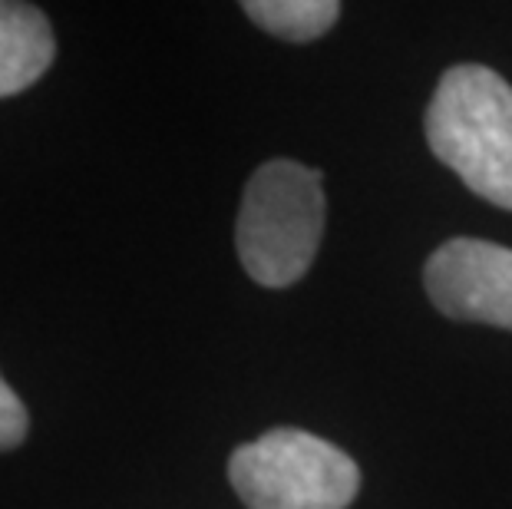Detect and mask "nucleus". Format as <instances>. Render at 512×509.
<instances>
[{"label": "nucleus", "mask_w": 512, "mask_h": 509, "mask_svg": "<svg viewBox=\"0 0 512 509\" xmlns=\"http://www.w3.org/2000/svg\"><path fill=\"white\" fill-rule=\"evenodd\" d=\"M324 235L321 172L271 159L248 179L235 225L238 262L265 288H288L308 275Z\"/></svg>", "instance_id": "2"}, {"label": "nucleus", "mask_w": 512, "mask_h": 509, "mask_svg": "<svg viewBox=\"0 0 512 509\" xmlns=\"http://www.w3.org/2000/svg\"><path fill=\"white\" fill-rule=\"evenodd\" d=\"M228 480L248 509H347L361 490V470L341 447L294 427L242 443Z\"/></svg>", "instance_id": "3"}, {"label": "nucleus", "mask_w": 512, "mask_h": 509, "mask_svg": "<svg viewBox=\"0 0 512 509\" xmlns=\"http://www.w3.org/2000/svg\"><path fill=\"white\" fill-rule=\"evenodd\" d=\"M423 285L446 318L512 331V248L483 238H450L430 255Z\"/></svg>", "instance_id": "4"}, {"label": "nucleus", "mask_w": 512, "mask_h": 509, "mask_svg": "<svg viewBox=\"0 0 512 509\" xmlns=\"http://www.w3.org/2000/svg\"><path fill=\"white\" fill-rule=\"evenodd\" d=\"M30 430V414L24 400L14 394L4 377H0V450H14L24 443Z\"/></svg>", "instance_id": "7"}, {"label": "nucleus", "mask_w": 512, "mask_h": 509, "mask_svg": "<svg viewBox=\"0 0 512 509\" xmlns=\"http://www.w3.org/2000/svg\"><path fill=\"white\" fill-rule=\"evenodd\" d=\"M427 143L479 199L512 212V86L479 63L450 67L427 106Z\"/></svg>", "instance_id": "1"}, {"label": "nucleus", "mask_w": 512, "mask_h": 509, "mask_svg": "<svg viewBox=\"0 0 512 509\" xmlns=\"http://www.w3.org/2000/svg\"><path fill=\"white\" fill-rule=\"evenodd\" d=\"M242 10L268 34L308 43L334 27L341 4L337 0H248Z\"/></svg>", "instance_id": "6"}, {"label": "nucleus", "mask_w": 512, "mask_h": 509, "mask_svg": "<svg viewBox=\"0 0 512 509\" xmlns=\"http://www.w3.org/2000/svg\"><path fill=\"white\" fill-rule=\"evenodd\" d=\"M57 53L50 20L30 4L0 0V100L34 86Z\"/></svg>", "instance_id": "5"}]
</instances>
